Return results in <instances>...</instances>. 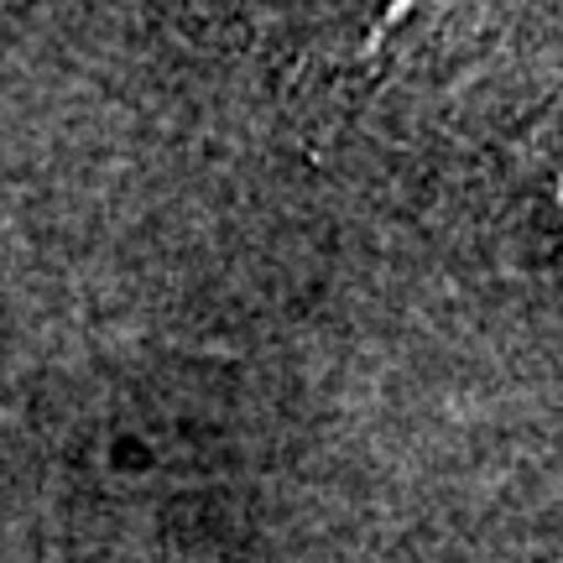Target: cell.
Wrapping results in <instances>:
<instances>
[{
  "instance_id": "6da1fadb",
  "label": "cell",
  "mask_w": 563,
  "mask_h": 563,
  "mask_svg": "<svg viewBox=\"0 0 563 563\" xmlns=\"http://www.w3.org/2000/svg\"><path fill=\"white\" fill-rule=\"evenodd\" d=\"M422 5L428 0H245L262 37L319 58H355L365 47H382Z\"/></svg>"
},
{
  "instance_id": "7a4b0ae2",
  "label": "cell",
  "mask_w": 563,
  "mask_h": 563,
  "mask_svg": "<svg viewBox=\"0 0 563 563\" xmlns=\"http://www.w3.org/2000/svg\"><path fill=\"white\" fill-rule=\"evenodd\" d=\"M527 167H532L538 188L563 209V110H553V115L538 125V136L527 146Z\"/></svg>"
}]
</instances>
